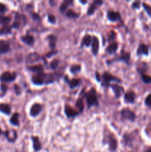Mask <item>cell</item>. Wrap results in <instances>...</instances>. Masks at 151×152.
I'll list each match as a JSON object with an SVG mask.
<instances>
[{
  "label": "cell",
  "mask_w": 151,
  "mask_h": 152,
  "mask_svg": "<svg viewBox=\"0 0 151 152\" xmlns=\"http://www.w3.org/2000/svg\"><path fill=\"white\" fill-rule=\"evenodd\" d=\"M86 101L88 107H91L92 105H98V99H97V94L95 88H91L87 94H85Z\"/></svg>",
  "instance_id": "obj_1"
},
{
  "label": "cell",
  "mask_w": 151,
  "mask_h": 152,
  "mask_svg": "<svg viewBox=\"0 0 151 152\" xmlns=\"http://www.w3.org/2000/svg\"><path fill=\"white\" fill-rule=\"evenodd\" d=\"M118 43H116V42H113V43H111V44L107 47L106 52L107 53H110V54L115 53V52L117 50V49H118Z\"/></svg>",
  "instance_id": "obj_20"
},
{
  "label": "cell",
  "mask_w": 151,
  "mask_h": 152,
  "mask_svg": "<svg viewBox=\"0 0 151 152\" xmlns=\"http://www.w3.org/2000/svg\"><path fill=\"white\" fill-rule=\"evenodd\" d=\"M142 5H143L144 8H145V10L146 11V12L147 13V14L149 15V16H151V6H150L149 5H147V4L146 3H143Z\"/></svg>",
  "instance_id": "obj_37"
},
{
  "label": "cell",
  "mask_w": 151,
  "mask_h": 152,
  "mask_svg": "<svg viewBox=\"0 0 151 152\" xmlns=\"http://www.w3.org/2000/svg\"><path fill=\"white\" fill-rule=\"evenodd\" d=\"M48 21L49 22H50V23L52 24H54L55 22H56V18H55V16H53V15H48Z\"/></svg>",
  "instance_id": "obj_40"
},
{
  "label": "cell",
  "mask_w": 151,
  "mask_h": 152,
  "mask_svg": "<svg viewBox=\"0 0 151 152\" xmlns=\"http://www.w3.org/2000/svg\"><path fill=\"white\" fill-rule=\"evenodd\" d=\"M26 23V17L23 14H20L19 13H16L15 16V20L12 25V28H19L21 26H24Z\"/></svg>",
  "instance_id": "obj_3"
},
{
  "label": "cell",
  "mask_w": 151,
  "mask_h": 152,
  "mask_svg": "<svg viewBox=\"0 0 151 152\" xmlns=\"http://www.w3.org/2000/svg\"><path fill=\"white\" fill-rule=\"evenodd\" d=\"M93 41V37L90 35L89 34H86L85 36H84V38L82 39V42L81 44V47H84V46H88L90 45V44L92 43Z\"/></svg>",
  "instance_id": "obj_21"
},
{
  "label": "cell",
  "mask_w": 151,
  "mask_h": 152,
  "mask_svg": "<svg viewBox=\"0 0 151 152\" xmlns=\"http://www.w3.org/2000/svg\"><path fill=\"white\" fill-rule=\"evenodd\" d=\"M2 134H3V131H2V129H1V127H0V135H2Z\"/></svg>",
  "instance_id": "obj_46"
},
{
  "label": "cell",
  "mask_w": 151,
  "mask_h": 152,
  "mask_svg": "<svg viewBox=\"0 0 151 152\" xmlns=\"http://www.w3.org/2000/svg\"><path fill=\"white\" fill-rule=\"evenodd\" d=\"M7 11V7L5 4L0 2V13H4Z\"/></svg>",
  "instance_id": "obj_38"
},
{
  "label": "cell",
  "mask_w": 151,
  "mask_h": 152,
  "mask_svg": "<svg viewBox=\"0 0 151 152\" xmlns=\"http://www.w3.org/2000/svg\"><path fill=\"white\" fill-rule=\"evenodd\" d=\"M0 112L6 115L11 114V108L9 105L6 103H0Z\"/></svg>",
  "instance_id": "obj_19"
},
{
  "label": "cell",
  "mask_w": 151,
  "mask_h": 152,
  "mask_svg": "<svg viewBox=\"0 0 151 152\" xmlns=\"http://www.w3.org/2000/svg\"><path fill=\"white\" fill-rule=\"evenodd\" d=\"M32 140H33V147L35 151H39L42 149V144L39 140V137L36 136H32Z\"/></svg>",
  "instance_id": "obj_17"
},
{
  "label": "cell",
  "mask_w": 151,
  "mask_h": 152,
  "mask_svg": "<svg viewBox=\"0 0 151 152\" xmlns=\"http://www.w3.org/2000/svg\"><path fill=\"white\" fill-rule=\"evenodd\" d=\"M7 89H8V86H7L6 84L5 83H2V85H1V91H2V92H6Z\"/></svg>",
  "instance_id": "obj_42"
},
{
  "label": "cell",
  "mask_w": 151,
  "mask_h": 152,
  "mask_svg": "<svg viewBox=\"0 0 151 152\" xmlns=\"http://www.w3.org/2000/svg\"><path fill=\"white\" fill-rule=\"evenodd\" d=\"M65 113L68 118H73L79 114V112L76 109L68 105H66L65 107Z\"/></svg>",
  "instance_id": "obj_9"
},
{
  "label": "cell",
  "mask_w": 151,
  "mask_h": 152,
  "mask_svg": "<svg viewBox=\"0 0 151 152\" xmlns=\"http://www.w3.org/2000/svg\"><path fill=\"white\" fill-rule=\"evenodd\" d=\"M59 60H57V59H55L50 63V67H51L52 69H56L58 67V65H59Z\"/></svg>",
  "instance_id": "obj_36"
},
{
  "label": "cell",
  "mask_w": 151,
  "mask_h": 152,
  "mask_svg": "<svg viewBox=\"0 0 151 152\" xmlns=\"http://www.w3.org/2000/svg\"><path fill=\"white\" fill-rule=\"evenodd\" d=\"M111 86V88H112L114 94H115L116 97V98L121 97V96L122 95V94H123L124 92V88H122V86L117 85V84H112Z\"/></svg>",
  "instance_id": "obj_12"
},
{
  "label": "cell",
  "mask_w": 151,
  "mask_h": 152,
  "mask_svg": "<svg viewBox=\"0 0 151 152\" xmlns=\"http://www.w3.org/2000/svg\"><path fill=\"white\" fill-rule=\"evenodd\" d=\"M72 3H73V2H72V1H68V0H66V1H65L64 2H62V5H60V8H59V10H60L61 13L65 12V11L67 10V8H68L69 5H70V4H72Z\"/></svg>",
  "instance_id": "obj_31"
},
{
  "label": "cell",
  "mask_w": 151,
  "mask_h": 152,
  "mask_svg": "<svg viewBox=\"0 0 151 152\" xmlns=\"http://www.w3.org/2000/svg\"><path fill=\"white\" fill-rule=\"evenodd\" d=\"M80 82H81V80H80L79 79L74 78V79H72V80H69V81H67V82H68V85L70 88H74L79 85Z\"/></svg>",
  "instance_id": "obj_26"
},
{
  "label": "cell",
  "mask_w": 151,
  "mask_h": 152,
  "mask_svg": "<svg viewBox=\"0 0 151 152\" xmlns=\"http://www.w3.org/2000/svg\"><path fill=\"white\" fill-rule=\"evenodd\" d=\"M107 17L111 22H116L121 19V15L118 12L114 11H109L107 13Z\"/></svg>",
  "instance_id": "obj_11"
},
{
  "label": "cell",
  "mask_w": 151,
  "mask_h": 152,
  "mask_svg": "<svg viewBox=\"0 0 151 152\" xmlns=\"http://www.w3.org/2000/svg\"><path fill=\"white\" fill-rule=\"evenodd\" d=\"M66 16L69 18H71V19H76V18L79 17V13H77L73 11V10H68V11L66 12Z\"/></svg>",
  "instance_id": "obj_33"
},
{
  "label": "cell",
  "mask_w": 151,
  "mask_h": 152,
  "mask_svg": "<svg viewBox=\"0 0 151 152\" xmlns=\"http://www.w3.org/2000/svg\"><path fill=\"white\" fill-rule=\"evenodd\" d=\"M16 79V74L15 72H10V71H5L3 72L0 76V81L2 82H13Z\"/></svg>",
  "instance_id": "obj_4"
},
{
  "label": "cell",
  "mask_w": 151,
  "mask_h": 152,
  "mask_svg": "<svg viewBox=\"0 0 151 152\" xmlns=\"http://www.w3.org/2000/svg\"><path fill=\"white\" fill-rule=\"evenodd\" d=\"M56 53H57V50H52L51 52H49V53H47V57H50L51 56L56 54Z\"/></svg>",
  "instance_id": "obj_44"
},
{
  "label": "cell",
  "mask_w": 151,
  "mask_h": 152,
  "mask_svg": "<svg viewBox=\"0 0 151 152\" xmlns=\"http://www.w3.org/2000/svg\"><path fill=\"white\" fill-rule=\"evenodd\" d=\"M97 6H98V5H97L94 2H93L92 4H90V5L88 8V10H87V15L90 16V15L94 14V13H95L96 10Z\"/></svg>",
  "instance_id": "obj_30"
},
{
  "label": "cell",
  "mask_w": 151,
  "mask_h": 152,
  "mask_svg": "<svg viewBox=\"0 0 151 152\" xmlns=\"http://www.w3.org/2000/svg\"><path fill=\"white\" fill-rule=\"evenodd\" d=\"M81 66L79 65H73L70 67V72L73 74H76V73H79L81 71Z\"/></svg>",
  "instance_id": "obj_34"
},
{
  "label": "cell",
  "mask_w": 151,
  "mask_h": 152,
  "mask_svg": "<svg viewBox=\"0 0 151 152\" xmlns=\"http://www.w3.org/2000/svg\"><path fill=\"white\" fill-rule=\"evenodd\" d=\"M11 20V18L10 16H0V25H8Z\"/></svg>",
  "instance_id": "obj_32"
},
{
  "label": "cell",
  "mask_w": 151,
  "mask_h": 152,
  "mask_svg": "<svg viewBox=\"0 0 151 152\" xmlns=\"http://www.w3.org/2000/svg\"><path fill=\"white\" fill-rule=\"evenodd\" d=\"M10 50V43L6 40H0V54L8 53Z\"/></svg>",
  "instance_id": "obj_13"
},
{
  "label": "cell",
  "mask_w": 151,
  "mask_h": 152,
  "mask_svg": "<svg viewBox=\"0 0 151 152\" xmlns=\"http://www.w3.org/2000/svg\"><path fill=\"white\" fill-rule=\"evenodd\" d=\"M39 60H40V56L37 53H30L27 57V62L29 64H33V63L39 61Z\"/></svg>",
  "instance_id": "obj_14"
},
{
  "label": "cell",
  "mask_w": 151,
  "mask_h": 152,
  "mask_svg": "<svg viewBox=\"0 0 151 152\" xmlns=\"http://www.w3.org/2000/svg\"><path fill=\"white\" fill-rule=\"evenodd\" d=\"M146 152H151V150H148V151H147Z\"/></svg>",
  "instance_id": "obj_48"
},
{
  "label": "cell",
  "mask_w": 151,
  "mask_h": 152,
  "mask_svg": "<svg viewBox=\"0 0 151 152\" xmlns=\"http://www.w3.org/2000/svg\"><path fill=\"white\" fill-rule=\"evenodd\" d=\"M76 106H77V109L79 111V114L82 113V112L84 111V102H83L82 99H77V102H76Z\"/></svg>",
  "instance_id": "obj_27"
},
{
  "label": "cell",
  "mask_w": 151,
  "mask_h": 152,
  "mask_svg": "<svg viewBox=\"0 0 151 152\" xmlns=\"http://www.w3.org/2000/svg\"><path fill=\"white\" fill-rule=\"evenodd\" d=\"M142 81L145 82V83L147 84H150L151 83V77L150 76L147 75V74H142Z\"/></svg>",
  "instance_id": "obj_35"
},
{
  "label": "cell",
  "mask_w": 151,
  "mask_h": 152,
  "mask_svg": "<svg viewBox=\"0 0 151 152\" xmlns=\"http://www.w3.org/2000/svg\"><path fill=\"white\" fill-rule=\"evenodd\" d=\"M121 115H122V119H125V120L134 122L135 119V114L129 108H124V109H122L121 111Z\"/></svg>",
  "instance_id": "obj_5"
},
{
  "label": "cell",
  "mask_w": 151,
  "mask_h": 152,
  "mask_svg": "<svg viewBox=\"0 0 151 152\" xmlns=\"http://www.w3.org/2000/svg\"><path fill=\"white\" fill-rule=\"evenodd\" d=\"M45 77H46V74L44 72L39 73L32 77V82L34 85H42L45 84Z\"/></svg>",
  "instance_id": "obj_6"
},
{
  "label": "cell",
  "mask_w": 151,
  "mask_h": 152,
  "mask_svg": "<svg viewBox=\"0 0 151 152\" xmlns=\"http://www.w3.org/2000/svg\"><path fill=\"white\" fill-rule=\"evenodd\" d=\"M104 143H108L109 145V148L111 151H115L118 146V142L116 139L113 134H110L108 136L104 137Z\"/></svg>",
  "instance_id": "obj_2"
},
{
  "label": "cell",
  "mask_w": 151,
  "mask_h": 152,
  "mask_svg": "<svg viewBox=\"0 0 151 152\" xmlns=\"http://www.w3.org/2000/svg\"><path fill=\"white\" fill-rule=\"evenodd\" d=\"M80 2H81V3H82V4H85V3H87V2H85V1H80Z\"/></svg>",
  "instance_id": "obj_47"
},
{
  "label": "cell",
  "mask_w": 151,
  "mask_h": 152,
  "mask_svg": "<svg viewBox=\"0 0 151 152\" xmlns=\"http://www.w3.org/2000/svg\"><path fill=\"white\" fill-rule=\"evenodd\" d=\"M21 39L24 43L28 45H32L34 43V37L31 35H25V36H22Z\"/></svg>",
  "instance_id": "obj_18"
},
{
  "label": "cell",
  "mask_w": 151,
  "mask_h": 152,
  "mask_svg": "<svg viewBox=\"0 0 151 152\" xmlns=\"http://www.w3.org/2000/svg\"><path fill=\"white\" fill-rule=\"evenodd\" d=\"M148 52H149V50H148V47L145 44H142L139 45V47L138 48L137 50V54H145L147 55Z\"/></svg>",
  "instance_id": "obj_23"
},
{
  "label": "cell",
  "mask_w": 151,
  "mask_h": 152,
  "mask_svg": "<svg viewBox=\"0 0 151 152\" xmlns=\"http://www.w3.org/2000/svg\"><path fill=\"white\" fill-rule=\"evenodd\" d=\"M14 88H15V91H16V94H20V93H21L20 88H19V87L17 85H14Z\"/></svg>",
  "instance_id": "obj_45"
},
{
  "label": "cell",
  "mask_w": 151,
  "mask_h": 152,
  "mask_svg": "<svg viewBox=\"0 0 151 152\" xmlns=\"http://www.w3.org/2000/svg\"><path fill=\"white\" fill-rule=\"evenodd\" d=\"M19 114L17 113V112H16L15 114H13V116H11V119H10V122L12 124L13 126H19Z\"/></svg>",
  "instance_id": "obj_24"
},
{
  "label": "cell",
  "mask_w": 151,
  "mask_h": 152,
  "mask_svg": "<svg viewBox=\"0 0 151 152\" xmlns=\"http://www.w3.org/2000/svg\"><path fill=\"white\" fill-rule=\"evenodd\" d=\"M135 94L133 91H128L127 93H125V97H124V99H125V102L127 103H133L135 100Z\"/></svg>",
  "instance_id": "obj_15"
},
{
  "label": "cell",
  "mask_w": 151,
  "mask_h": 152,
  "mask_svg": "<svg viewBox=\"0 0 151 152\" xmlns=\"http://www.w3.org/2000/svg\"><path fill=\"white\" fill-rule=\"evenodd\" d=\"M47 39L49 40V45H50V48H54L55 46H56V39H57V38H56V36H54V35H49L48 37H47Z\"/></svg>",
  "instance_id": "obj_28"
},
{
  "label": "cell",
  "mask_w": 151,
  "mask_h": 152,
  "mask_svg": "<svg viewBox=\"0 0 151 152\" xmlns=\"http://www.w3.org/2000/svg\"><path fill=\"white\" fill-rule=\"evenodd\" d=\"M145 104L147 106H151V94H149L145 99Z\"/></svg>",
  "instance_id": "obj_39"
},
{
  "label": "cell",
  "mask_w": 151,
  "mask_h": 152,
  "mask_svg": "<svg viewBox=\"0 0 151 152\" xmlns=\"http://www.w3.org/2000/svg\"><path fill=\"white\" fill-rule=\"evenodd\" d=\"M102 79L104 80V82L105 83V85H108V84H109V82H121V80H119L118 78H117V77H114L113 75H112V74H109V73L108 72H105L102 75Z\"/></svg>",
  "instance_id": "obj_7"
},
{
  "label": "cell",
  "mask_w": 151,
  "mask_h": 152,
  "mask_svg": "<svg viewBox=\"0 0 151 152\" xmlns=\"http://www.w3.org/2000/svg\"><path fill=\"white\" fill-rule=\"evenodd\" d=\"M11 33H12V27L10 26L9 25H3L0 28V36L8 35Z\"/></svg>",
  "instance_id": "obj_22"
},
{
  "label": "cell",
  "mask_w": 151,
  "mask_h": 152,
  "mask_svg": "<svg viewBox=\"0 0 151 152\" xmlns=\"http://www.w3.org/2000/svg\"><path fill=\"white\" fill-rule=\"evenodd\" d=\"M132 7L133 8H139L140 7V2H135L132 4Z\"/></svg>",
  "instance_id": "obj_43"
},
{
  "label": "cell",
  "mask_w": 151,
  "mask_h": 152,
  "mask_svg": "<svg viewBox=\"0 0 151 152\" xmlns=\"http://www.w3.org/2000/svg\"><path fill=\"white\" fill-rule=\"evenodd\" d=\"M28 70H30V71L36 72V73H37V74L43 72V71H44L43 67H42V65H36L30 66V67H28Z\"/></svg>",
  "instance_id": "obj_25"
},
{
  "label": "cell",
  "mask_w": 151,
  "mask_h": 152,
  "mask_svg": "<svg viewBox=\"0 0 151 152\" xmlns=\"http://www.w3.org/2000/svg\"><path fill=\"white\" fill-rule=\"evenodd\" d=\"M99 49V41L96 36L93 37L92 41V53L94 55H96L98 53Z\"/></svg>",
  "instance_id": "obj_16"
},
{
  "label": "cell",
  "mask_w": 151,
  "mask_h": 152,
  "mask_svg": "<svg viewBox=\"0 0 151 152\" xmlns=\"http://www.w3.org/2000/svg\"><path fill=\"white\" fill-rule=\"evenodd\" d=\"M130 54L128 52H125L122 51V54H121V57L118 58V60H122V61L125 62V63H128V61L130 60Z\"/></svg>",
  "instance_id": "obj_29"
},
{
  "label": "cell",
  "mask_w": 151,
  "mask_h": 152,
  "mask_svg": "<svg viewBox=\"0 0 151 152\" xmlns=\"http://www.w3.org/2000/svg\"><path fill=\"white\" fill-rule=\"evenodd\" d=\"M3 134L6 136L7 140L11 143H13V142L16 141V138H17V132L16 131V130H13V129L6 131Z\"/></svg>",
  "instance_id": "obj_8"
},
{
  "label": "cell",
  "mask_w": 151,
  "mask_h": 152,
  "mask_svg": "<svg viewBox=\"0 0 151 152\" xmlns=\"http://www.w3.org/2000/svg\"><path fill=\"white\" fill-rule=\"evenodd\" d=\"M116 38V33L114 31H111L110 33V36H109V41L111 40H113L114 39Z\"/></svg>",
  "instance_id": "obj_41"
},
{
  "label": "cell",
  "mask_w": 151,
  "mask_h": 152,
  "mask_svg": "<svg viewBox=\"0 0 151 152\" xmlns=\"http://www.w3.org/2000/svg\"><path fill=\"white\" fill-rule=\"evenodd\" d=\"M42 110V105L41 104L36 103L32 105L31 108L30 110V114L31 116H36L40 114Z\"/></svg>",
  "instance_id": "obj_10"
}]
</instances>
